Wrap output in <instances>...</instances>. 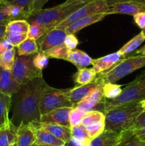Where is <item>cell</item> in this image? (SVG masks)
<instances>
[{"mask_svg":"<svg viewBox=\"0 0 145 146\" xmlns=\"http://www.w3.org/2000/svg\"><path fill=\"white\" fill-rule=\"evenodd\" d=\"M46 85L43 76L36 78L21 85L20 89L11 96L12 115L10 120L14 126L18 128L22 124L40 122V100Z\"/></svg>","mask_w":145,"mask_h":146,"instance_id":"obj_1","label":"cell"},{"mask_svg":"<svg viewBox=\"0 0 145 146\" xmlns=\"http://www.w3.org/2000/svg\"><path fill=\"white\" fill-rule=\"evenodd\" d=\"M143 112L139 101L114 107L105 113V130L115 132L130 130L136 118Z\"/></svg>","mask_w":145,"mask_h":146,"instance_id":"obj_2","label":"cell"},{"mask_svg":"<svg viewBox=\"0 0 145 146\" xmlns=\"http://www.w3.org/2000/svg\"><path fill=\"white\" fill-rule=\"evenodd\" d=\"M86 4H66L65 3L48 9H41L28 16L26 21L31 24H37L44 27L47 31L68 18L71 14Z\"/></svg>","mask_w":145,"mask_h":146,"instance_id":"obj_3","label":"cell"},{"mask_svg":"<svg viewBox=\"0 0 145 146\" xmlns=\"http://www.w3.org/2000/svg\"><path fill=\"white\" fill-rule=\"evenodd\" d=\"M145 67V55H131L119 61L109 69L98 74L104 84H115L134 71Z\"/></svg>","mask_w":145,"mask_h":146,"instance_id":"obj_4","label":"cell"},{"mask_svg":"<svg viewBox=\"0 0 145 146\" xmlns=\"http://www.w3.org/2000/svg\"><path fill=\"white\" fill-rule=\"evenodd\" d=\"M144 98L145 70L122 88V93L117 98L113 100H105L103 113L114 107L133 101H139Z\"/></svg>","mask_w":145,"mask_h":146,"instance_id":"obj_5","label":"cell"},{"mask_svg":"<svg viewBox=\"0 0 145 146\" xmlns=\"http://www.w3.org/2000/svg\"><path fill=\"white\" fill-rule=\"evenodd\" d=\"M70 88H56L47 84L41 94L39 111L41 115L61 108H73L69 101L68 92Z\"/></svg>","mask_w":145,"mask_h":146,"instance_id":"obj_6","label":"cell"},{"mask_svg":"<svg viewBox=\"0 0 145 146\" xmlns=\"http://www.w3.org/2000/svg\"><path fill=\"white\" fill-rule=\"evenodd\" d=\"M34 55H16L11 71L16 81L21 85L26 84L36 78L43 76V71L37 69L33 64Z\"/></svg>","mask_w":145,"mask_h":146,"instance_id":"obj_7","label":"cell"},{"mask_svg":"<svg viewBox=\"0 0 145 146\" xmlns=\"http://www.w3.org/2000/svg\"><path fill=\"white\" fill-rule=\"evenodd\" d=\"M108 9H109V7L105 0H97V1H92L74 11L68 18L65 19L63 21L60 23L55 27L65 29L68 26L76 22L78 20L82 19L87 17L100 14V13H105Z\"/></svg>","mask_w":145,"mask_h":146,"instance_id":"obj_8","label":"cell"},{"mask_svg":"<svg viewBox=\"0 0 145 146\" xmlns=\"http://www.w3.org/2000/svg\"><path fill=\"white\" fill-rule=\"evenodd\" d=\"M67 36L65 29L55 27L47 31L36 41L38 52H45L48 50L64 44Z\"/></svg>","mask_w":145,"mask_h":146,"instance_id":"obj_9","label":"cell"},{"mask_svg":"<svg viewBox=\"0 0 145 146\" xmlns=\"http://www.w3.org/2000/svg\"><path fill=\"white\" fill-rule=\"evenodd\" d=\"M104 84H105L103 81L97 75L96 78L89 84L82 86H78L74 88H70L68 92V99L74 107V106L86 98L97 88Z\"/></svg>","mask_w":145,"mask_h":146,"instance_id":"obj_10","label":"cell"},{"mask_svg":"<svg viewBox=\"0 0 145 146\" xmlns=\"http://www.w3.org/2000/svg\"><path fill=\"white\" fill-rule=\"evenodd\" d=\"M72 108H61L41 115L40 123L54 124L71 128L69 121L70 112Z\"/></svg>","mask_w":145,"mask_h":146,"instance_id":"obj_11","label":"cell"},{"mask_svg":"<svg viewBox=\"0 0 145 146\" xmlns=\"http://www.w3.org/2000/svg\"><path fill=\"white\" fill-rule=\"evenodd\" d=\"M21 86V84L14 78L10 70L0 67V93L12 96Z\"/></svg>","mask_w":145,"mask_h":146,"instance_id":"obj_12","label":"cell"},{"mask_svg":"<svg viewBox=\"0 0 145 146\" xmlns=\"http://www.w3.org/2000/svg\"><path fill=\"white\" fill-rule=\"evenodd\" d=\"M36 135V143L54 146H65V143L54 136L53 134L42 128L40 122L30 123Z\"/></svg>","mask_w":145,"mask_h":146,"instance_id":"obj_13","label":"cell"},{"mask_svg":"<svg viewBox=\"0 0 145 146\" xmlns=\"http://www.w3.org/2000/svg\"><path fill=\"white\" fill-rule=\"evenodd\" d=\"M123 58V56L119 51H117L99 58L93 59L92 68L94 72L98 75L112 68Z\"/></svg>","mask_w":145,"mask_h":146,"instance_id":"obj_14","label":"cell"},{"mask_svg":"<svg viewBox=\"0 0 145 146\" xmlns=\"http://www.w3.org/2000/svg\"><path fill=\"white\" fill-rule=\"evenodd\" d=\"M145 11V7L133 1H126L117 4L109 7L105 12L106 16L110 14H127L134 16L137 13Z\"/></svg>","mask_w":145,"mask_h":146,"instance_id":"obj_15","label":"cell"},{"mask_svg":"<svg viewBox=\"0 0 145 146\" xmlns=\"http://www.w3.org/2000/svg\"><path fill=\"white\" fill-rule=\"evenodd\" d=\"M124 138L123 132L105 130L102 134L91 141L88 146H117Z\"/></svg>","mask_w":145,"mask_h":146,"instance_id":"obj_16","label":"cell"},{"mask_svg":"<svg viewBox=\"0 0 145 146\" xmlns=\"http://www.w3.org/2000/svg\"><path fill=\"white\" fill-rule=\"evenodd\" d=\"M35 141V133L30 124H22L18 127L16 135V143L17 146H31Z\"/></svg>","mask_w":145,"mask_h":146,"instance_id":"obj_17","label":"cell"},{"mask_svg":"<svg viewBox=\"0 0 145 146\" xmlns=\"http://www.w3.org/2000/svg\"><path fill=\"white\" fill-rule=\"evenodd\" d=\"M11 106V96L0 93V131L8 128L11 122L9 112Z\"/></svg>","mask_w":145,"mask_h":146,"instance_id":"obj_18","label":"cell"},{"mask_svg":"<svg viewBox=\"0 0 145 146\" xmlns=\"http://www.w3.org/2000/svg\"><path fill=\"white\" fill-rule=\"evenodd\" d=\"M105 17H107V16L105 13H100V14L89 16V17L82 19L78 20L76 22L68 26L65 29L66 31L67 34H74L79 31L80 30L82 29L85 28L88 26H90L92 24L98 22V21H100Z\"/></svg>","mask_w":145,"mask_h":146,"instance_id":"obj_19","label":"cell"},{"mask_svg":"<svg viewBox=\"0 0 145 146\" xmlns=\"http://www.w3.org/2000/svg\"><path fill=\"white\" fill-rule=\"evenodd\" d=\"M66 61L71 62V64L75 65L78 69H80L92 65L93 58L81 50L75 49L69 51Z\"/></svg>","mask_w":145,"mask_h":146,"instance_id":"obj_20","label":"cell"},{"mask_svg":"<svg viewBox=\"0 0 145 146\" xmlns=\"http://www.w3.org/2000/svg\"><path fill=\"white\" fill-rule=\"evenodd\" d=\"M40 124L42 128L51 133L57 138L63 141L65 143H68L72 138L71 128L54 124H45L42 123H40Z\"/></svg>","mask_w":145,"mask_h":146,"instance_id":"obj_21","label":"cell"},{"mask_svg":"<svg viewBox=\"0 0 145 146\" xmlns=\"http://www.w3.org/2000/svg\"><path fill=\"white\" fill-rule=\"evenodd\" d=\"M97 76V74L94 72L92 68H82L78 69V71L74 74V82L78 86L88 84L93 81Z\"/></svg>","mask_w":145,"mask_h":146,"instance_id":"obj_22","label":"cell"},{"mask_svg":"<svg viewBox=\"0 0 145 146\" xmlns=\"http://www.w3.org/2000/svg\"><path fill=\"white\" fill-rule=\"evenodd\" d=\"M144 41L145 36L141 31L137 35H136L132 39L129 40L127 44H125L118 51L123 56L124 58H125L128 54L135 51Z\"/></svg>","mask_w":145,"mask_h":146,"instance_id":"obj_23","label":"cell"},{"mask_svg":"<svg viewBox=\"0 0 145 146\" xmlns=\"http://www.w3.org/2000/svg\"><path fill=\"white\" fill-rule=\"evenodd\" d=\"M16 52L18 56H29L37 54L38 52V47L36 41L26 38L16 47Z\"/></svg>","mask_w":145,"mask_h":146,"instance_id":"obj_24","label":"cell"},{"mask_svg":"<svg viewBox=\"0 0 145 146\" xmlns=\"http://www.w3.org/2000/svg\"><path fill=\"white\" fill-rule=\"evenodd\" d=\"M4 11L11 21L19 19L26 20L29 16V14L24 8L16 5H5L4 7Z\"/></svg>","mask_w":145,"mask_h":146,"instance_id":"obj_25","label":"cell"},{"mask_svg":"<svg viewBox=\"0 0 145 146\" xmlns=\"http://www.w3.org/2000/svg\"><path fill=\"white\" fill-rule=\"evenodd\" d=\"M30 24L26 20L19 19L13 20L7 24L6 32L18 33V34H27L29 30Z\"/></svg>","mask_w":145,"mask_h":146,"instance_id":"obj_26","label":"cell"},{"mask_svg":"<svg viewBox=\"0 0 145 146\" xmlns=\"http://www.w3.org/2000/svg\"><path fill=\"white\" fill-rule=\"evenodd\" d=\"M17 128L11 123L8 128L0 131V146H9L16 142Z\"/></svg>","mask_w":145,"mask_h":146,"instance_id":"obj_27","label":"cell"},{"mask_svg":"<svg viewBox=\"0 0 145 146\" xmlns=\"http://www.w3.org/2000/svg\"><path fill=\"white\" fill-rule=\"evenodd\" d=\"M72 138L76 140L82 146H88L92 140L90 138L85 127L82 125L74 126L71 128Z\"/></svg>","mask_w":145,"mask_h":146,"instance_id":"obj_28","label":"cell"},{"mask_svg":"<svg viewBox=\"0 0 145 146\" xmlns=\"http://www.w3.org/2000/svg\"><path fill=\"white\" fill-rule=\"evenodd\" d=\"M101 121H105V114L99 111H92L86 113L84 115L81 121V125L87 127Z\"/></svg>","mask_w":145,"mask_h":146,"instance_id":"obj_29","label":"cell"},{"mask_svg":"<svg viewBox=\"0 0 145 146\" xmlns=\"http://www.w3.org/2000/svg\"><path fill=\"white\" fill-rule=\"evenodd\" d=\"M69 51L70 50H68L65 44H63L48 50L44 52V54L48 58H55L66 61Z\"/></svg>","mask_w":145,"mask_h":146,"instance_id":"obj_30","label":"cell"},{"mask_svg":"<svg viewBox=\"0 0 145 146\" xmlns=\"http://www.w3.org/2000/svg\"><path fill=\"white\" fill-rule=\"evenodd\" d=\"M16 50L15 48L8 50L0 55V67L11 71L15 61Z\"/></svg>","mask_w":145,"mask_h":146,"instance_id":"obj_31","label":"cell"},{"mask_svg":"<svg viewBox=\"0 0 145 146\" xmlns=\"http://www.w3.org/2000/svg\"><path fill=\"white\" fill-rule=\"evenodd\" d=\"M122 91V86L119 84L107 83L103 86L104 97L105 99L113 100L117 98Z\"/></svg>","mask_w":145,"mask_h":146,"instance_id":"obj_32","label":"cell"},{"mask_svg":"<svg viewBox=\"0 0 145 146\" xmlns=\"http://www.w3.org/2000/svg\"><path fill=\"white\" fill-rule=\"evenodd\" d=\"M117 146H145V142L138 139L131 130L124 131V138Z\"/></svg>","mask_w":145,"mask_h":146,"instance_id":"obj_33","label":"cell"},{"mask_svg":"<svg viewBox=\"0 0 145 146\" xmlns=\"http://www.w3.org/2000/svg\"><path fill=\"white\" fill-rule=\"evenodd\" d=\"M105 121H101V122L85 127V129L91 140H93L94 138H97L100 134H102L105 131Z\"/></svg>","mask_w":145,"mask_h":146,"instance_id":"obj_34","label":"cell"},{"mask_svg":"<svg viewBox=\"0 0 145 146\" xmlns=\"http://www.w3.org/2000/svg\"><path fill=\"white\" fill-rule=\"evenodd\" d=\"M26 38L27 34H18V33L13 32H6L4 38L7 40L8 42H9L15 48V47L18 46L19 44H21Z\"/></svg>","mask_w":145,"mask_h":146,"instance_id":"obj_35","label":"cell"},{"mask_svg":"<svg viewBox=\"0 0 145 146\" xmlns=\"http://www.w3.org/2000/svg\"><path fill=\"white\" fill-rule=\"evenodd\" d=\"M46 32V30L41 26L37 24H31L29 30H28V32L27 34V38H32V39L37 41L38 38H41Z\"/></svg>","mask_w":145,"mask_h":146,"instance_id":"obj_36","label":"cell"},{"mask_svg":"<svg viewBox=\"0 0 145 146\" xmlns=\"http://www.w3.org/2000/svg\"><path fill=\"white\" fill-rule=\"evenodd\" d=\"M33 64L38 70L43 71L46 68L48 64V58L43 52H38L34 54L33 58Z\"/></svg>","mask_w":145,"mask_h":146,"instance_id":"obj_37","label":"cell"},{"mask_svg":"<svg viewBox=\"0 0 145 146\" xmlns=\"http://www.w3.org/2000/svg\"><path fill=\"white\" fill-rule=\"evenodd\" d=\"M85 114V113L81 111L80 110L73 107L70 112L69 115L70 125H71V128L81 125V121H82V119Z\"/></svg>","mask_w":145,"mask_h":146,"instance_id":"obj_38","label":"cell"},{"mask_svg":"<svg viewBox=\"0 0 145 146\" xmlns=\"http://www.w3.org/2000/svg\"><path fill=\"white\" fill-rule=\"evenodd\" d=\"M34 0H2L1 4L5 5H16L24 8L29 14V8Z\"/></svg>","mask_w":145,"mask_h":146,"instance_id":"obj_39","label":"cell"},{"mask_svg":"<svg viewBox=\"0 0 145 146\" xmlns=\"http://www.w3.org/2000/svg\"><path fill=\"white\" fill-rule=\"evenodd\" d=\"M64 44L68 48V50L72 51L76 48L77 46L79 44V41L75 34H67L64 41Z\"/></svg>","mask_w":145,"mask_h":146,"instance_id":"obj_40","label":"cell"},{"mask_svg":"<svg viewBox=\"0 0 145 146\" xmlns=\"http://www.w3.org/2000/svg\"><path fill=\"white\" fill-rule=\"evenodd\" d=\"M48 1H49V0H34V1H33L32 4H31V5L30 6V14L42 9L43 7L48 2Z\"/></svg>","mask_w":145,"mask_h":146,"instance_id":"obj_41","label":"cell"},{"mask_svg":"<svg viewBox=\"0 0 145 146\" xmlns=\"http://www.w3.org/2000/svg\"><path fill=\"white\" fill-rule=\"evenodd\" d=\"M145 128V112L141 113L134 122L130 130Z\"/></svg>","mask_w":145,"mask_h":146,"instance_id":"obj_42","label":"cell"},{"mask_svg":"<svg viewBox=\"0 0 145 146\" xmlns=\"http://www.w3.org/2000/svg\"><path fill=\"white\" fill-rule=\"evenodd\" d=\"M133 18L135 24L141 29H143L145 28V11L137 13L134 16H133Z\"/></svg>","mask_w":145,"mask_h":146,"instance_id":"obj_43","label":"cell"},{"mask_svg":"<svg viewBox=\"0 0 145 146\" xmlns=\"http://www.w3.org/2000/svg\"><path fill=\"white\" fill-rule=\"evenodd\" d=\"M105 1L107 3L108 7H109V8L117 4H119V3L122 2H126V1H133V2L138 3V4H142V5L145 7V0H105Z\"/></svg>","mask_w":145,"mask_h":146,"instance_id":"obj_44","label":"cell"},{"mask_svg":"<svg viewBox=\"0 0 145 146\" xmlns=\"http://www.w3.org/2000/svg\"><path fill=\"white\" fill-rule=\"evenodd\" d=\"M13 48H14V47L6 39L2 38V39L0 40V55H1L5 51L11 49Z\"/></svg>","mask_w":145,"mask_h":146,"instance_id":"obj_45","label":"cell"},{"mask_svg":"<svg viewBox=\"0 0 145 146\" xmlns=\"http://www.w3.org/2000/svg\"><path fill=\"white\" fill-rule=\"evenodd\" d=\"M5 4H0V24H7L9 21H11V19L6 15V14L4 11V7Z\"/></svg>","mask_w":145,"mask_h":146,"instance_id":"obj_46","label":"cell"},{"mask_svg":"<svg viewBox=\"0 0 145 146\" xmlns=\"http://www.w3.org/2000/svg\"><path fill=\"white\" fill-rule=\"evenodd\" d=\"M132 133L139 140L145 142V128H139V129L131 130Z\"/></svg>","mask_w":145,"mask_h":146,"instance_id":"obj_47","label":"cell"},{"mask_svg":"<svg viewBox=\"0 0 145 146\" xmlns=\"http://www.w3.org/2000/svg\"><path fill=\"white\" fill-rule=\"evenodd\" d=\"M94 1H97V0H65L64 3L66 4H88Z\"/></svg>","mask_w":145,"mask_h":146,"instance_id":"obj_48","label":"cell"},{"mask_svg":"<svg viewBox=\"0 0 145 146\" xmlns=\"http://www.w3.org/2000/svg\"><path fill=\"white\" fill-rule=\"evenodd\" d=\"M6 29H7V24H0V40L4 38V36H5L6 34Z\"/></svg>","mask_w":145,"mask_h":146,"instance_id":"obj_49","label":"cell"},{"mask_svg":"<svg viewBox=\"0 0 145 146\" xmlns=\"http://www.w3.org/2000/svg\"><path fill=\"white\" fill-rule=\"evenodd\" d=\"M65 146H82V145H81L79 142H78L76 140L72 138L68 143H66L65 144Z\"/></svg>","mask_w":145,"mask_h":146,"instance_id":"obj_50","label":"cell"},{"mask_svg":"<svg viewBox=\"0 0 145 146\" xmlns=\"http://www.w3.org/2000/svg\"><path fill=\"white\" fill-rule=\"evenodd\" d=\"M132 55H145V45L135 51Z\"/></svg>","mask_w":145,"mask_h":146,"instance_id":"obj_51","label":"cell"},{"mask_svg":"<svg viewBox=\"0 0 145 146\" xmlns=\"http://www.w3.org/2000/svg\"><path fill=\"white\" fill-rule=\"evenodd\" d=\"M139 104H140V106L141 107H142L143 111L145 112V98H143L142 100H141V101H139Z\"/></svg>","mask_w":145,"mask_h":146,"instance_id":"obj_52","label":"cell"},{"mask_svg":"<svg viewBox=\"0 0 145 146\" xmlns=\"http://www.w3.org/2000/svg\"><path fill=\"white\" fill-rule=\"evenodd\" d=\"M31 146H54V145H43V144H38L34 143Z\"/></svg>","mask_w":145,"mask_h":146,"instance_id":"obj_53","label":"cell"},{"mask_svg":"<svg viewBox=\"0 0 145 146\" xmlns=\"http://www.w3.org/2000/svg\"><path fill=\"white\" fill-rule=\"evenodd\" d=\"M142 31V32L143 33L144 35L145 36V28H144V29H142V31Z\"/></svg>","mask_w":145,"mask_h":146,"instance_id":"obj_54","label":"cell"},{"mask_svg":"<svg viewBox=\"0 0 145 146\" xmlns=\"http://www.w3.org/2000/svg\"><path fill=\"white\" fill-rule=\"evenodd\" d=\"M11 146H17V144H16V142L13 143L11 144Z\"/></svg>","mask_w":145,"mask_h":146,"instance_id":"obj_55","label":"cell"},{"mask_svg":"<svg viewBox=\"0 0 145 146\" xmlns=\"http://www.w3.org/2000/svg\"><path fill=\"white\" fill-rule=\"evenodd\" d=\"M1 1H2V0H0V4H1Z\"/></svg>","mask_w":145,"mask_h":146,"instance_id":"obj_56","label":"cell"}]
</instances>
